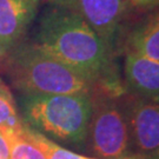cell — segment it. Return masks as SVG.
<instances>
[{"label":"cell","mask_w":159,"mask_h":159,"mask_svg":"<svg viewBox=\"0 0 159 159\" xmlns=\"http://www.w3.org/2000/svg\"><path fill=\"white\" fill-rule=\"evenodd\" d=\"M48 1L34 45L93 80L104 91L121 96L124 91L113 56L99 37L71 6L58 0Z\"/></svg>","instance_id":"6da1fadb"},{"label":"cell","mask_w":159,"mask_h":159,"mask_svg":"<svg viewBox=\"0 0 159 159\" xmlns=\"http://www.w3.org/2000/svg\"><path fill=\"white\" fill-rule=\"evenodd\" d=\"M0 64L12 86L23 96L74 93L92 96L102 90L93 80L40 50L33 43L21 41L0 59Z\"/></svg>","instance_id":"7a4b0ae2"},{"label":"cell","mask_w":159,"mask_h":159,"mask_svg":"<svg viewBox=\"0 0 159 159\" xmlns=\"http://www.w3.org/2000/svg\"><path fill=\"white\" fill-rule=\"evenodd\" d=\"M24 123L54 143L84 150L91 94H29L21 98Z\"/></svg>","instance_id":"3957f363"},{"label":"cell","mask_w":159,"mask_h":159,"mask_svg":"<svg viewBox=\"0 0 159 159\" xmlns=\"http://www.w3.org/2000/svg\"><path fill=\"white\" fill-rule=\"evenodd\" d=\"M92 112L84 150L97 159H124L133 154L125 98L106 91L91 96Z\"/></svg>","instance_id":"277c9868"},{"label":"cell","mask_w":159,"mask_h":159,"mask_svg":"<svg viewBox=\"0 0 159 159\" xmlns=\"http://www.w3.org/2000/svg\"><path fill=\"white\" fill-rule=\"evenodd\" d=\"M79 13L99 37L108 52L114 56L121 23L125 18L127 0H58Z\"/></svg>","instance_id":"5b68a950"},{"label":"cell","mask_w":159,"mask_h":159,"mask_svg":"<svg viewBox=\"0 0 159 159\" xmlns=\"http://www.w3.org/2000/svg\"><path fill=\"white\" fill-rule=\"evenodd\" d=\"M125 102L133 151L159 154V102L131 96Z\"/></svg>","instance_id":"8992f818"},{"label":"cell","mask_w":159,"mask_h":159,"mask_svg":"<svg viewBox=\"0 0 159 159\" xmlns=\"http://www.w3.org/2000/svg\"><path fill=\"white\" fill-rule=\"evenodd\" d=\"M41 0H0V59L23 41Z\"/></svg>","instance_id":"52a82bcc"},{"label":"cell","mask_w":159,"mask_h":159,"mask_svg":"<svg viewBox=\"0 0 159 159\" xmlns=\"http://www.w3.org/2000/svg\"><path fill=\"white\" fill-rule=\"evenodd\" d=\"M124 73L131 96L159 102V61L127 52Z\"/></svg>","instance_id":"ba28073f"},{"label":"cell","mask_w":159,"mask_h":159,"mask_svg":"<svg viewBox=\"0 0 159 159\" xmlns=\"http://www.w3.org/2000/svg\"><path fill=\"white\" fill-rule=\"evenodd\" d=\"M126 50L159 61V12L146 18L129 34Z\"/></svg>","instance_id":"9c48e42d"},{"label":"cell","mask_w":159,"mask_h":159,"mask_svg":"<svg viewBox=\"0 0 159 159\" xmlns=\"http://www.w3.org/2000/svg\"><path fill=\"white\" fill-rule=\"evenodd\" d=\"M8 146L10 159H47L43 150L29 136L26 124L20 130L4 131Z\"/></svg>","instance_id":"30bf717a"},{"label":"cell","mask_w":159,"mask_h":159,"mask_svg":"<svg viewBox=\"0 0 159 159\" xmlns=\"http://www.w3.org/2000/svg\"><path fill=\"white\" fill-rule=\"evenodd\" d=\"M25 123L18 113L13 93L4 80L0 78V129L2 131L20 130Z\"/></svg>","instance_id":"8fae6325"},{"label":"cell","mask_w":159,"mask_h":159,"mask_svg":"<svg viewBox=\"0 0 159 159\" xmlns=\"http://www.w3.org/2000/svg\"><path fill=\"white\" fill-rule=\"evenodd\" d=\"M27 132H29V136L33 139V142L43 150V152L45 153L47 159H97L92 158V157L81 156V154L75 153L73 151H70L67 148L60 146L58 143H54L44 134L39 133L38 131L31 129L30 126H27Z\"/></svg>","instance_id":"7c38bea8"},{"label":"cell","mask_w":159,"mask_h":159,"mask_svg":"<svg viewBox=\"0 0 159 159\" xmlns=\"http://www.w3.org/2000/svg\"><path fill=\"white\" fill-rule=\"evenodd\" d=\"M0 159H10V146L4 131L0 129Z\"/></svg>","instance_id":"4fadbf2b"},{"label":"cell","mask_w":159,"mask_h":159,"mask_svg":"<svg viewBox=\"0 0 159 159\" xmlns=\"http://www.w3.org/2000/svg\"><path fill=\"white\" fill-rule=\"evenodd\" d=\"M127 2H131L134 6H140V7H145V6H151L158 4L159 0H127Z\"/></svg>","instance_id":"5bb4252c"},{"label":"cell","mask_w":159,"mask_h":159,"mask_svg":"<svg viewBox=\"0 0 159 159\" xmlns=\"http://www.w3.org/2000/svg\"><path fill=\"white\" fill-rule=\"evenodd\" d=\"M127 159H159V154L157 153H136L131 154Z\"/></svg>","instance_id":"9a60e30c"}]
</instances>
